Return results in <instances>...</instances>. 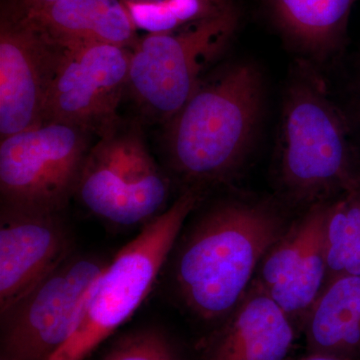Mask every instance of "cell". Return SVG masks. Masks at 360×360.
I'll return each instance as SVG.
<instances>
[{
	"label": "cell",
	"instance_id": "cell-1",
	"mask_svg": "<svg viewBox=\"0 0 360 360\" xmlns=\"http://www.w3.org/2000/svg\"><path fill=\"white\" fill-rule=\"evenodd\" d=\"M288 226L269 201L231 198L201 212L180 231L170 253L172 285L182 307L202 321H224Z\"/></svg>",
	"mask_w": 360,
	"mask_h": 360
},
{
	"label": "cell",
	"instance_id": "cell-2",
	"mask_svg": "<svg viewBox=\"0 0 360 360\" xmlns=\"http://www.w3.org/2000/svg\"><path fill=\"white\" fill-rule=\"evenodd\" d=\"M277 179L288 200L310 207L360 184L349 124L314 63L298 59L284 96Z\"/></svg>",
	"mask_w": 360,
	"mask_h": 360
},
{
	"label": "cell",
	"instance_id": "cell-3",
	"mask_svg": "<svg viewBox=\"0 0 360 360\" xmlns=\"http://www.w3.org/2000/svg\"><path fill=\"white\" fill-rule=\"evenodd\" d=\"M262 106V80L253 63L225 68L198 89L167 122L168 162L189 187L234 176L248 158Z\"/></svg>",
	"mask_w": 360,
	"mask_h": 360
},
{
	"label": "cell",
	"instance_id": "cell-4",
	"mask_svg": "<svg viewBox=\"0 0 360 360\" xmlns=\"http://www.w3.org/2000/svg\"><path fill=\"white\" fill-rule=\"evenodd\" d=\"M201 198V189L189 187L118 251L92 286L75 333L49 360H85L129 321L153 290Z\"/></svg>",
	"mask_w": 360,
	"mask_h": 360
},
{
	"label": "cell",
	"instance_id": "cell-5",
	"mask_svg": "<svg viewBox=\"0 0 360 360\" xmlns=\"http://www.w3.org/2000/svg\"><path fill=\"white\" fill-rule=\"evenodd\" d=\"M238 25L231 6L174 32L148 33L131 49L129 85L148 115L169 122L202 82L201 75L224 51Z\"/></svg>",
	"mask_w": 360,
	"mask_h": 360
},
{
	"label": "cell",
	"instance_id": "cell-6",
	"mask_svg": "<svg viewBox=\"0 0 360 360\" xmlns=\"http://www.w3.org/2000/svg\"><path fill=\"white\" fill-rule=\"evenodd\" d=\"M75 195L106 224L144 226L167 210L169 180L149 153L141 129L117 122L89 149Z\"/></svg>",
	"mask_w": 360,
	"mask_h": 360
},
{
	"label": "cell",
	"instance_id": "cell-7",
	"mask_svg": "<svg viewBox=\"0 0 360 360\" xmlns=\"http://www.w3.org/2000/svg\"><path fill=\"white\" fill-rule=\"evenodd\" d=\"M108 262L73 250L1 316V360H49L75 333Z\"/></svg>",
	"mask_w": 360,
	"mask_h": 360
},
{
	"label": "cell",
	"instance_id": "cell-8",
	"mask_svg": "<svg viewBox=\"0 0 360 360\" xmlns=\"http://www.w3.org/2000/svg\"><path fill=\"white\" fill-rule=\"evenodd\" d=\"M86 131L44 123L1 139V207L61 213L77 193L89 153Z\"/></svg>",
	"mask_w": 360,
	"mask_h": 360
},
{
	"label": "cell",
	"instance_id": "cell-9",
	"mask_svg": "<svg viewBox=\"0 0 360 360\" xmlns=\"http://www.w3.org/2000/svg\"><path fill=\"white\" fill-rule=\"evenodd\" d=\"M60 45L44 123H63L101 136L117 123L118 106L129 85L131 49L89 42Z\"/></svg>",
	"mask_w": 360,
	"mask_h": 360
},
{
	"label": "cell",
	"instance_id": "cell-10",
	"mask_svg": "<svg viewBox=\"0 0 360 360\" xmlns=\"http://www.w3.org/2000/svg\"><path fill=\"white\" fill-rule=\"evenodd\" d=\"M60 44L32 18L11 7L0 22V135L7 136L44 123V108Z\"/></svg>",
	"mask_w": 360,
	"mask_h": 360
},
{
	"label": "cell",
	"instance_id": "cell-11",
	"mask_svg": "<svg viewBox=\"0 0 360 360\" xmlns=\"http://www.w3.org/2000/svg\"><path fill=\"white\" fill-rule=\"evenodd\" d=\"M331 201L310 206L290 224L260 262L252 281L295 324L302 326L328 281L326 229Z\"/></svg>",
	"mask_w": 360,
	"mask_h": 360
},
{
	"label": "cell",
	"instance_id": "cell-12",
	"mask_svg": "<svg viewBox=\"0 0 360 360\" xmlns=\"http://www.w3.org/2000/svg\"><path fill=\"white\" fill-rule=\"evenodd\" d=\"M61 213L0 210V312L8 309L70 255Z\"/></svg>",
	"mask_w": 360,
	"mask_h": 360
},
{
	"label": "cell",
	"instance_id": "cell-13",
	"mask_svg": "<svg viewBox=\"0 0 360 360\" xmlns=\"http://www.w3.org/2000/svg\"><path fill=\"white\" fill-rule=\"evenodd\" d=\"M295 324L274 298L251 283L243 300L200 345L201 360H286Z\"/></svg>",
	"mask_w": 360,
	"mask_h": 360
},
{
	"label": "cell",
	"instance_id": "cell-14",
	"mask_svg": "<svg viewBox=\"0 0 360 360\" xmlns=\"http://www.w3.org/2000/svg\"><path fill=\"white\" fill-rule=\"evenodd\" d=\"M32 18L59 44H106L132 49L136 25L120 0H56Z\"/></svg>",
	"mask_w": 360,
	"mask_h": 360
},
{
	"label": "cell",
	"instance_id": "cell-15",
	"mask_svg": "<svg viewBox=\"0 0 360 360\" xmlns=\"http://www.w3.org/2000/svg\"><path fill=\"white\" fill-rule=\"evenodd\" d=\"M359 0H265L285 39L309 63L333 58L345 46L352 7Z\"/></svg>",
	"mask_w": 360,
	"mask_h": 360
},
{
	"label": "cell",
	"instance_id": "cell-16",
	"mask_svg": "<svg viewBox=\"0 0 360 360\" xmlns=\"http://www.w3.org/2000/svg\"><path fill=\"white\" fill-rule=\"evenodd\" d=\"M302 328L309 354L360 359V276L329 277Z\"/></svg>",
	"mask_w": 360,
	"mask_h": 360
},
{
	"label": "cell",
	"instance_id": "cell-17",
	"mask_svg": "<svg viewBox=\"0 0 360 360\" xmlns=\"http://www.w3.org/2000/svg\"><path fill=\"white\" fill-rule=\"evenodd\" d=\"M326 250L328 278L360 276V184L329 205Z\"/></svg>",
	"mask_w": 360,
	"mask_h": 360
},
{
	"label": "cell",
	"instance_id": "cell-18",
	"mask_svg": "<svg viewBox=\"0 0 360 360\" xmlns=\"http://www.w3.org/2000/svg\"><path fill=\"white\" fill-rule=\"evenodd\" d=\"M229 6H221L212 0H127L125 2L136 27L149 33L174 32L189 23L214 15Z\"/></svg>",
	"mask_w": 360,
	"mask_h": 360
},
{
	"label": "cell",
	"instance_id": "cell-19",
	"mask_svg": "<svg viewBox=\"0 0 360 360\" xmlns=\"http://www.w3.org/2000/svg\"><path fill=\"white\" fill-rule=\"evenodd\" d=\"M103 360H180L172 340L162 331L142 328L115 341Z\"/></svg>",
	"mask_w": 360,
	"mask_h": 360
},
{
	"label": "cell",
	"instance_id": "cell-20",
	"mask_svg": "<svg viewBox=\"0 0 360 360\" xmlns=\"http://www.w3.org/2000/svg\"><path fill=\"white\" fill-rule=\"evenodd\" d=\"M56 1V0H15L13 7L25 15H32Z\"/></svg>",
	"mask_w": 360,
	"mask_h": 360
},
{
	"label": "cell",
	"instance_id": "cell-21",
	"mask_svg": "<svg viewBox=\"0 0 360 360\" xmlns=\"http://www.w3.org/2000/svg\"><path fill=\"white\" fill-rule=\"evenodd\" d=\"M286 360H360V359H342V357L330 356V355L309 354L307 356L300 357V359Z\"/></svg>",
	"mask_w": 360,
	"mask_h": 360
},
{
	"label": "cell",
	"instance_id": "cell-22",
	"mask_svg": "<svg viewBox=\"0 0 360 360\" xmlns=\"http://www.w3.org/2000/svg\"><path fill=\"white\" fill-rule=\"evenodd\" d=\"M215 4H219L221 6H229V0H212Z\"/></svg>",
	"mask_w": 360,
	"mask_h": 360
},
{
	"label": "cell",
	"instance_id": "cell-23",
	"mask_svg": "<svg viewBox=\"0 0 360 360\" xmlns=\"http://www.w3.org/2000/svg\"><path fill=\"white\" fill-rule=\"evenodd\" d=\"M359 87H360V82H359ZM359 112H360V89H359Z\"/></svg>",
	"mask_w": 360,
	"mask_h": 360
}]
</instances>
